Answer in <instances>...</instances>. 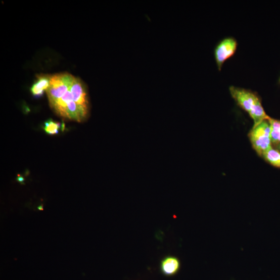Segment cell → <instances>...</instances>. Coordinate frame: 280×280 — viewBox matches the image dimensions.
Listing matches in <instances>:
<instances>
[{
  "label": "cell",
  "mask_w": 280,
  "mask_h": 280,
  "mask_svg": "<svg viewBox=\"0 0 280 280\" xmlns=\"http://www.w3.org/2000/svg\"><path fill=\"white\" fill-rule=\"evenodd\" d=\"M271 127L268 120H266L253 127L249 136L253 149L258 155L263 156L272 148L270 138Z\"/></svg>",
  "instance_id": "6da1fadb"
},
{
  "label": "cell",
  "mask_w": 280,
  "mask_h": 280,
  "mask_svg": "<svg viewBox=\"0 0 280 280\" xmlns=\"http://www.w3.org/2000/svg\"><path fill=\"white\" fill-rule=\"evenodd\" d=\"M75 78L67 73L51 76L50 86L46 91L51 106L70 89Z\"/></svg>",
  "instance_id": "7a4b0ae2"
},
{
  "label": "cell",
  "mask_w": 280,
  "mask_h": 280,
  "mask_svg": "<svg viewBox=\"0 0 280 280\" xmlns=\"http://www.w3.org/2000/svg\"><path fill=\"white\" fill-rule=\"evenodd\" d=\"M238 42L233 37H227L220 41L214 49V57L219 71H221L223 64L232 57L237 49Z\"/></svg>",
  "instance_id": "3957f363"
},
{
  "label": "cell",
  "mask_w": 280,
  "mask_h": 280,
  "mask_svg": "<svg viewBox=\"0 0 280 280\" xmlns=\"http://www.w3.org/2000/svg\"><path fill=\"white\" fill-rule=\"evenodd\" d=\"M229 91L237 105L249 114L261 99L251 90L230 86Z\"/></svg>",
  "instance_id": "277c9868"
},
{
  "label": "cell",
  "mask_w": 280,
  "mask_h": 280,
  "mask_svg": "<svg viewBox=\"0 0 280 280\" xmlns=\"http://www.w3.org/2000/svg\"><path fill=\"white\" fill-rule=\"evenodd\" d=\"M73 101L80 107L88 111V101L85 86L78 78H75L70 88Z\"/></svg>",
  "instance_id": "5b68a950"
},
{
  "label": "cell",
  "mask_w": 280,
  "mask_h": 280,
  "mask_svg": "<svg viewBox=\"0 0 280 280\" xmlns=\"http://www.w3.org/2000/svg\"><path fill=\"white\" fill-rule=\"evenodd\" d=\"M181 267L178 258L172 255L165 256L160 263V270L162 273L167 276L176 274Z\"/></svg>",
  "instance_id": "8992f818"
},
{
  "label": "cell",
  "mask_w": 280,
  "mask_h": 280,
  "mask_svg": "<svg viewBox=\"0 0 280 280\" xmlns=\"http://www.w3.org/2000/svg\"><path fill=\"white\" fill-rule=\"evenodd\" d=\"M37 78V81L31 88V91L35 97L39 98L43 95L45 90L47 91L49 89L51 76L40 75Z\"/></svg>",
  "instance_id": "52a82bcc"
},
{
  "label": "cell",
  "mask_w": 280,
  "mask_h": 280,
  "mask_svg": "<svg viewBox=\"0 0 280 280\" xmlns=\"http://www.w3.org/2000/svg\"><path fill=\"white\" fill-rule=\"evenodd\" d=\"M73 101L72 95L69 89L61 98L58 100L52 107L60 115L66 117L67 108L69 103Z\"/></svg>",
  "instance_id": "ba28073f"
},
{
  "label": "cell",
  "mask_w": 280,
  "mask_h": 280,
  "mask_svg": "<svg viewBox=\"0 0 280 280\" xmlns=\"http://www.w3.org/2000/svg\"><path fill=\"white\" fill-rule=\"evenodd\" d=\"M268 122L271 127V143L278 145L280 144V121L270 118Z\"/></svg>",
  "instance_id": "9c48e42d"
},
{
  "label": "cell",
  "mask_w": 280,
  "mask_h": 280,
  "mask_svg": "<svg viewBox=\"0 0 280 280\" xmlns=\"http://www.w3.org/2000/svg\"><path fill=\"white\" fill-rule=\"evenodd\" d=\"M262 157L270 164L274 167H278L280 163V152L279 151L271 148L266 152Z\"/></svg>",
  "instance_id": "30bf717a"
},
{
  "label": "cell",
  "mask_w": 280,
  "mask_h": 280,
  "mask_svg": "<svg viewBox=\"0 0 280 280\" xmlns=\"http://www.w3.org/2000/svg\"><path fill=\"white\" fill-rule=\"evenodd\" d=\"M61 127V123L54 122L52 120H49L45 123L44 129L49 134H56L58 133L59 129Z\"/></svg>",
  "instance_id": "8fae6325"
},
{
  "label": "cell",
  "mask_w": 280,
  "mask_h": 280,
  "mask_svg": "<svg viewBox=\"0 0 280 280\" xmlns=\"http://www.w3.org/2000/svg\"><path fill=\"white\" fill-rule=\"evenodd\" d=\"M18 180H19V182H23V181H24V178H22V177H19V179H18Z\"/></svg>",
  "instance_id": "7c38bea8"
},
{
  "label": "cell",
  "mask_w": 280,
  "mask_h": 280,
  "mask_svg": "<svg viewBox=\"0 0 280 280\" xmlns=\"http://www.w3.org/2000/svg\"><path fill=\"white\" fill-rule=\"evenodd\" d=\"M42 207H43V206H41L38 207V209L39 210H43Z\"/></svg>",
  "instance_id": "4fadbf2b"
},
{
  "label": "cell",
  "mask_w": 280,
  "mask_h": 280,
  "mask_svg": "<svg viewBox=\"0 0 280 280\" xmlns=\"http://www.w3.org/2000/svg\"><path fill=\"white\" fill-rule=\"evenodd\" d=\"M278 149L279 151L280 152V144L279 145H278Z\"/></svg>",
  "instance_id": "5bb4252c"
},
{
  "label": "cell",
  "mask_w": 280,
  "mask_h": 280,
  "mask_svg": "<svg viewBox=\"0 0 280 280\" xmlns=\"http://www.w3.org/2000/svg\"><path fill=\"white\" fill-rule=\"evenodd\" d=\"M277 168H280V163H279V164Z\"/></svg>",
  "instance_id": "9a60e30c"
}]
</instances>
